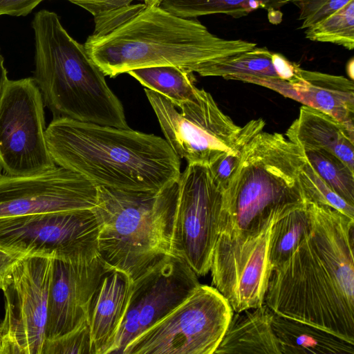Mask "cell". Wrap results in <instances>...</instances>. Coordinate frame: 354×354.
I'll return each mask as SVG.
<instances>
[{"label":"cell","mask_w":354,"mask_h":354,"mask_svg":"<svg viewBox=\"0 0 354 354\" xmlns=\"http://www.w3.org/2000/svg\"><path fill=\"white\" fill-rule=\"evenodd\" d=\"M308 208L310 230L270 273L264 304L354 344V218L328 205Z\"/></svg>","instance_id":"6da1fadb"},{"label":"cell","mask_w":354,"mask_h":354,"mask_svg":"<svg viewBox=\"0 0 354 354\" xmlns=\"http://www.w3.org/2000/svg\"><path fill=\"white\" fill-rule=\"evenodd\" d=\"M84 46L104 75L115 77L145 67L172 66L204 77L215 62L257 46L218 37L196 18L160 6L130 4L94 17Z\"/></svg>","instance_id":"7a4b0ae2"},{"label":"cell","mask_w":354,"mask_h":354,"mask_svg":"<svg viewBox=\"0 0 354 354\" xmlns=\"http://www.w3.org/2000/svg\"><path fill=\"white\" fill-rule=\"evenodd\" d=\"M55 163L96 186L158 192L176 183L180 160L165 139L129 129L53 118L46 127Z\"/></svg>","instance_id":"3957f363"},{"label":"cell","mask_w":354,"mask_h":354,"mask_svg":"<svg viewBox=\"0 0 354 354\" xmlns=\"http://www.w3.org/2000/svg\"><path fill=\"white\" fill-rule=\"evenodd\" d=\"M303 149L279 133L261 131L247 145L224 190L218 239L243 241L308 202L300 180Z\"/></svg>","instance_id":"277c9868"},{"label":"cell","mask_w":354,"mask_h":354,"mask_svg":"<svg viewBox=\"0 0 354 354\" xmlns=\"http://www.w3.org/2000/svg\"><path fill=\"white\" fill-rule=\"evenodd\" d=\"M34 80L53 118L129 129L124 107L84 45L63 27L58 15L41 10L32 22Z\"/></svg>","instance_id":"5b68a950"},{"label":"cell","mask_w":354,"mask_h":354,"mask_svg":"<svg viewBox=\"0 0 354 354\" xmlns=\"http://www.w3.org/2000/svg\"><path fill=\"white\" fill-rule=\"evenodd\" d=\"M177 183L158 192L97 186L98 253L132 280L171 254Z\"/></svg>","instance_id":"8992f818"},{"label":"cell","mask_w":354,"mask_h":354,"mask_svg":"<svg viewBox=\"0 0 354 354\" xmlns=\"http://www.w3.org/2000/svg\"><path fill=\"white\" fill-rule=\"evenodd\" d=\"M233 313L214 287L200 284L167 315L128 344L123 354H214Z\"/></svg>","instance_id":"52a82bcc"},{"label":"cell","mask_w":354,"mask_h":354,"mask_svg":"<svg viewBox=\"0 0 354 354\" xmlns=\"http://www.w3.org/2000/svg\"><path fill=\"white\" fill-rule=\"evenodd\" d=\"M146 96L172 150L187 165L209 166L228 153L241 127L218 106L212 95L197 88L180 111L164 96L145 88Z\"/></svg>","instance_id":"ba28073f"},{"label":"cell","mask_w":354,"mask_h":354,"mask_svg":"<svg viewBox=\"0 0 354 354\" xmlns=\"http://www.w3.org/2000/svg\"><path fill=\"white\" fill-rule=\"evenodd\" d=\"M177 185L171 252L204 276L210 271L219 234L224 190L209 166L201 165H187Z\"/></svg>","instance_id":"9c48e42d"},{"label":"cell","mask_w":354,"mask_h":354,"mask_svg":"<svg viewBox=\"0 0 354 354\" xmlns=\"http://www.w3.org/2000/svg\"><path fill=\"white\" fill-rule=\"evenodd\" d=\"M44 103L33 77L8 80L0 102V166L27 176L55 167L46 138Z\"/></svg>","instance_id":"30bf717a"},{"label":"cell","mask_w":354,"mask_h":354,"mask_svg":"<svg viewBox=\"0 0 354 354\" xmlns=\"http://www.w3.org/2000/svg\"><path fill=\"white\" fill-rule=\"evenodd\" d=\"M92 209L0 218V248L26 257L69 260L98 253Z\"/></svg>","instance_id":"8fae6325"},{"label":"cell","mask_w":354,"mask_h":354,"mask_svg":"<svg viewBox=\"0 0 354 354\" xmlns=\"http://www.w3.org/2000/svg\"><path fill=\"white\" fill-rule=\"evenodd\" d=\"M54 259L27 256L15 267L2 290L0 354H42Z\"/></svg>","instance_id":"7c38bea8"},{"label":"cell","mask_w":354,"mask_h":354,"mask_svg":"<svg viewBox=\"0 0 354 354\" xmlns=\"http://www.w3.org/2000/svg\"><path fill=\"white\" fill-rule=\"evenodd\" d=\"M200 284L190 266L172 254L132 280L124 319L107 354H123L128 344L167 315Z\"/></svg>","instance_id":"4fadbf2b"},{"label":"cell","mask_w":354,"mask_h":354,"mask_svg":"<svg viewBox=\"0 0 354 354\" xmlns=\"http://www.w3.org/2000/svg\"><path fill=\"white\" fill-rule=\"evenodd\" d=\"M97 186L62 167L27 176L0 173V218L93 209Z\"/></svg>","instance_id":"5bb4252c"},{"label":"cell","mask_w":354,"mask_h":354,"mask_svg":"<svg viewBox=\"0 0 354 354\" xmlns=\"http://www.w3.org/2000/svg\"><path fill=\"white\" fill-rule=\"evenodd\" d=\"M276 221L248 239L216 241L210 268L212 285L234 313L264 304L269 241Z\"/></svg>","instance_id":"9a60e30c"},{"label":"cell","mask_w":354,"mask_h":354,"mask_svg":"<svg viewBox=\"0 0 354 354\" xmlns=\"http://www.w3.org/2000/svg\"><path fill=\"white\" fill-rule=\"evenodd\" d=\"M109 269L99 254L54 259L46 339L60 337L88 322L93 297Z\"/></svg>","instance_id":"2e32d148"},{"label":"cell","mask_w":354,"mask_h":354,"mask_svg":"<svg viewBox=\"0 0 354 354\" xmlns=\"http://www.w3.org/2000/svg\"><path fill=\"white\" fill-rule=\"evenodd\" d=\"M132 279L109 269L102 276L93 297L88 326L95 354H107L124 319Z\"/></svg>","instance_id":"e0dca14e"},{"label":"cell","mask_w":354,"mask_h":354,"mask_svg":"<svg viewBox=\"0 0 354 354\" xmlns=\"http://www.w3.org/2000/svg\"><path fill=\"white\" fill-rule=\"evenodd\" d=\"M291 86L295 100L331 115L354 132L353 80L300 68Z\"/></svg>","instance_id":"ac0fdd59"},{"label":"cell","mask_w":354,"mask_h":354,"mask_svg":"<svg viewBox=\"0 0 354 354\" xmlns=\"http://www.w3.org/2000/svg\"><path fill=\"white\" fill-rule=\"evenodd\" d=\"M286 136L303 150L325 149L354 169V132L324 112L302 106Z\"/></svg>","instance_id":"d6986e66"},{"label":"cell","mask_w":354,"mask_h":354,"mask_svg":"<svg viewBox=\"0 0 354 354\" xmlns=\"http://www.w3.org/2000/svg\"><path fill=\"white\" fill-rule=\"evenodd\" d=\"M273 315L266 304L234 312L214 354H281L272 325Z\"/></svg>","instance_id":"ffe728a7"},{"label":"cell","mask_w":354,"mask_h":354,"mask_svg":"<svg viewBox=\"0 0 354 354\" xmlns=\"http://www.w3.org/2000/svg\"><path fill=\"white\" fill-rule=\"evenodd\" d=\"M272 56V53L266 48L256 46L215 62L207 68L204 77L218 76L258 84L295 100L291 84L279 77Z\"/></svg>","instance_id":"44dd1931"},{"label":"cell","mask_w":354,"mask_h":354,"mask_svg":"<svg viewBox=\"0 0 354 354\" xmlns=\"http://www.w3.org/2000/svg\"><path fill=\"white\" fill-rule=\"evenodd\" d=\"M272 325L281 354H354V344L317 326L274 313Z\"/></svg>","instance_id":"7402d4cb"},{"label":"cell","mask_w":354,"mask_h":354,"mask_svg":"<svg viewBox=\"0 0 354 354\" xmlns=\"http://www.w3.org/2000/svg\"><path fill=\"white\" fill-rule=\"evenodd\" d=\"M285 0H161L160 6L180 17L192 19L198 17L223 14L234 18L245 17L259 8L268 12L271 23L281 20L280 8Z\"/></svg>","instance_id":"603a6c76"},{"label":"cell","mask_w":354,"mask_h":354,"mask_svg":"<svg viewBox=\"0 0 354 354\" xmlns=\"http://www.w3.org/2000/svg\"><path fill=\"white\" fill-rule=\"evenodd\" d=\"M142 86L169 100L176 107L192 100L196 93L193 73L172 66L140 68L129 71Z\"/></svg>","instance_id":"cb8c5ba5"},{"label":"cell","mask_w":354,"mask_h":354,"mask_svg":"<svg viewBox=\"0 0 354 354\" xmlns=\"http://www.w3.org/2000/svg\"><path fill=\"white\" fill-rule=\"evenodd\" d=\"M308 202L272 225L269 241L268 264L269 274L284 263L310 228Z\"/></svg>","instance_id":"d4e9b609"},{"label":"cell","mask_w":354,"mask_h":354,"mask_svg":"<svg viewBox=\"0 0 354 354\" xmlns=\"http://www.w3.org/2000/svg\"><path fill=\"white\" fill-rule=\"evenodd\" d=\"M306 160L320 178L349 205L354 206V169L322 149L304 150Z\"/></svg>","instance_id":"484cf974"},{"label":"cell","mask_w":354,"mask_h":354,"mask_svg":"<svg viewBox=\"0 0 354 354\" xmlns=\"http://www.w3.org/2000/svg\"><path fill=\"white\" fill-rule=\"evenodd\" d=\"M306 38L329 42L348 50L354 48V0L322 21L306 28Z\"/></svg>","instance_id":"4316f807"},{"label":"cell","mask_w":354,"mask_h":354,"mask_svg":"<svg viewBox=\"0 0 354 354\" xmlns=\"http://www.w3.org/2000/svg\"><path fill=\"white\" fill-rule=\"evenodd\" d=\"M266 122L261 118L247 122L241 127L232 149L209 166L215 180L223 190L235 174L247 145L263 131Z\"/></svg>","instance_id":"83f0119b"},{"label":"cell","mask_w":354,"mask_h":354,"mask_svg":"<svg viewBox=\"0 0 354 354\" xmlns=\"http://www.w3.org/2000/svg\"><path fill=\"white\" fill-rule=\"evenodd\" d=\"M299 176L307 201L328 205L354 218V206L349 205L333 192L317 174L306 158Z\"/></svg>","instance_id":"f1b7e54d"},{"label":"cell","mask_w":354,"mask_h":354,"mask_svg":"<svg viewBox=\"0 0 354 354\" xmlns=\"http://www.w3.org/2000/svg\"><path fill=\"white\" fill-rule=\"evenodd\" d=\"M42 354H95L88 322L60 337L46 339Z\"/></svg>","instance_id":"f546056e"},{"label":"cell","mask_w":354,"mask_h":354,"mask_svg":"<svg viewBox=\"0 0 354 354\" xmlns=\"http://www.w3.org/2000/svg\"><path fill=\"white\" fill-rule=\"evenodd\" d=\"M351 0H285L299 10L300 29L307 28L329 17Z\"/></svg>","instance_id":"4dcf8cb0"},{"label":"cell","mask_w":354,"mask_h":354,"mask_svg":"<svg viewBox=\"0 0 354 354\" xmlns=\"http://www.w3.org/2000/svg\"><path fill=\"white\" fill-rule=\"evenodd\" d=\"M88 11L94 17L129 6L133 0H68ZM148 5H160L161 0H139Z\"/></svg>","instance_id":"1f68e13d"},{"label":"cell","mask_w":354,"mask_h":354,"mask_svg":"<svg viewBox=\"0 0 354 354\" xmlns=\"http://www.w3.org/2000/svg\"><path fill=\"white\" fill-rule=\"evenodd\" d=\"M26 256L0 248V290L8 285L16 265Z\"/></svg>","instance_id":"d6a6232c"},{"label":"cell","mask_w":354,"mask_h":354,"mask_svg":"<svg viewBox=\"0 0 354 354\" xmlns=\"http://www.w3.org/2000/svg\"><path fill=\"white\" fill-rule=\"evenodd\" d=\"M43 0H0V16H26Z\"/></svg>","instance_id":"836d02e7"},{"label":"cell","mask_w":354,"mask_h":354,"mask_svg":"<svg viewBox=\"0 0 354 354\" xmlns=\"http://www.w3.org/2000/svg\"><path fill=\"white\" fill-rule=\"evenodd\" d=\"M272 60L279 77L290 84L297 78L300 67L279 53H272Z\"/></svg>","instance_id":"e575fe53"},{"label":"cell","mask_w":354,"mask_h":354,"mask_svg":"<svg viewBox=\"0 0 354 354\" xmlns=\"http://www.w3.org/2000/svg\"><path fill=\"white\" fill-rule=\"evenodd\" d=\"M8 79L7 76V70L4 66V59L1 54L0 49V102Z\"/></svg>","instance_id":"d590c367"},{"label":"cell","mask_w":354,"mask_h":354,"mask_svg":"<svg viewBox=\"0 0 354 354\" xmlns=\"http://www.w3.org/2000/svg\"><path fill=\"white\" fill-rule=\"evenodd\" d=\"M348 74L351 77V80H353V59H352L350 62H348L347 66Z\"/></svg>","instance_id":"8d00e7d4"},{"label":"cell","mask_w":354,"mask_h":354,"mask_svg":"<svg viewBox=\"0 0 354 354\" xmlns=\"http://www.w3.org/2000/svg\"><path fill=\"white\" fill-rule=\"evenodd\" d=\"M1 334H0V350H1Z\"/></svg>","instance_id":"74e56055"}]
</instances>
